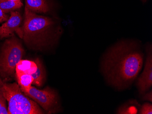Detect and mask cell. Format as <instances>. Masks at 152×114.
I'll return each instance as SVG.
<instances>
[{
  "instance_id": "16",
  "label": "cell",
  "mask_w": 152,
  "mask_h": 114,
  "mask_svg": "<svg viewBox=\"0 0 152 114\" xmlns=\"http://www.w3.org/2000/svg\"><path fill=\"white\" fill-rule=\"evenodd\" d=\"M141 99L143 101H147L149 102H152V91L149 90L141 96Z\"/></svg>"
},
{
  "instance_id": "15",
  "label": "cell",
  "mask_w": 152,
  "mask_h": 114,
  "mask_svg": "<svg viewBox=\"0 0 152 114\" xmlns=\"http://www.w3.org/2000/svg\"><path fill=\"white\" fill-rule=\"evenodd\" d=\"M139 114H152V105L151 102H145L141 105Z\"/></svg>"
},
{
  "instance_id": "1",
  "label": "cell",
  "mask_w": 152,
  "mask_h": 114,
  "mask_svg": "<svg viewBox=\"0 0 152 114\" xmlns=\"http://www.w3.org/2000/svg\"><path fill=\"white\" fill-rule=\"evenodd\" d=\"M144 59V53L139 44L122 41L103 54L100 70L109 86L124 91L129 88L139 76Z\"/></svg>"
},
{
  "instance_id": "8",
  "label": "cell",
  "mask_w": 152,
  "mask_h": 114,
  "mask_svg": "<svg viewBox=\"0 0 152 114\" xmlns=\"http://www.w3.org/2000/svg\"><path fill=\"white\" fill-rule=\"evenodd\" d=\"M26 7L34 13H47L50 7L47 0H25Z\"/></svg>"
},
{
  "instance_id": "11",
  "label": "cell",
  "mask_w": 152,
  "mask_h": 114,
  "mask_svg": "<svg viewBox=\"0 0 152 114\" xmlns=\"http://www.w3.org/2000/svg\"><path fill=\"white\" fill-rule=\"evenodd\" d=\"M35 62L37 65V69L35 73L31 75L33 79L32 84L37 86H41L44 84L46 80V70L39 59L36 60Z\"/></svg>"
},
{
  "instance_id": "12",
  "label": "cell",
  "mask_w": 152,
  "mask_h": 114,
  "mask_svg": "<svg viewBox=\"0 0 152 114\" xmlns=\"http://www.w3.org/2000/svg\"><path fill=\"white\" fill-rule=\"evenodd\" d=\"M19 86L23 92L28 91L32 84L33 79L31 75L16 74Z\"/></svg>"
},
{
  "instance_id": "19",
  "label": "cell",
  "mask_w": 152,
  "mask_h": 114,
  "mask_svg": "<svg viewBox=\"0 0 152 114\" xmlns=\"http://www.w3.org/2000/svg\"><path fill=\"white\" fill-rule=\"evenodd\" d=\"M14 1H18V2H22V0H12Z\"/></svg>"
},
{
  "instance_id": "9",
  "label": "cell",
  "mask_w": 152,
  "mask_h": 114,
  "mask_svg": "<svg viewBox=\"0 0 152 114\" xmlns=\"http://www.w3.org/2000/svg\"><path fill=\"white\" fill-rule=\"evenodd\" d=\"M140 106L136 99H129L118 107L116 113L118 114H139Z\"/></svg>"
},
{
  "instance_id": "18",
  "label": "cell",
  "mask_w": 152,
  "mask_h": 114,
  "mask_svg": "<svg viewBox=\"0 0 152 114\" xmlns=\"http://www.w3.org/2000/svg\"><path fill=\"white\" fill-rule=\"evenodd\" d=\"M3 81L1 80V78H0V88L1 87V85H2V83H3Z\"/></svg>"
},
{
  "instance_id": "5",
  "label": "cell",
  "mask_w": 152,
  "mask_h": 114,
  "mask_svg": "<svg viewBox=\"0 0 152 114\" xmlns=\"http://www.w3.org/2000/svg\"><path fill=\"white\" fill-rule=\"evenodd\" d=\"M23 93L40 105L47 114H56L61 110L58 94L53 88L47 87L39 90L31 86L28 91Z\"/></svg>"
},
{
  "instance_id": "2",
  "label": "cell",
  "mask_w": 152,
  "mask_h": 114,
  "mask_svg": "<svg viewBox=\"0 0 152 114\" xmlns=\"http://www.w3.org/2000/svg\"><path fill=\"white\" fill-rule=\"evenodd\" d=\"M22 29L25 43L33 49L52 46L61 34L60 26L55 19L37 15L26 7Z\"/></svg>"
},
{
  "instance_id": "14",
  "label": "cell",
  "mask_w": 152,
  "mask_h": 114,
  "mask_svg": "<svg viewBox=\"0 0 152 114\" xmlns=\"http://www.w3.org/2000/svg\"><path fill=\"white\" fill-rule=\"evenodd\" d=\"M0 114H8L6 105V99L0 90Z\"/></svg>"
},
{
  "instance_id": "7",
  "label": "cell",
  "mask_w": 152,
  "mask_h": 114,
  "mask_svg": "<svg viewBox=\"0 0 152 114\" xmlns=\"http://www.w3.org/2000/svg\"><path fill=\"white\" fill-rule=\"evenodd\" d=\"M9 19L1 26H0V39L9 37L14 33H17L21 39L23 36L22 26L23 17L20 13L18 11L10 12Z\"/></svg>"
},
{
  "instance_id": "4",
  "label": "cell",
  "mask_w": 152,
  "mask_h": 114,
  "mask_svg": "<svg viewBox=\"0 0 152 114\" xmlns=\"http://www.w3.org/2000/svg\"><path fill=\"white\" fill-rule=\"evenodd\" d=\"M11 37L6 40L0 52V76L5 80L15 76L16 66L25 53L18 39L14 34Z\"/></svg>"
},
{
  "instance_id": "10",
  "label": "cell",
  "mask_w": 152,
  "mask_h": 114,
  "mask_svg": "<svg viewBox=\"0 0 152 114\" xmlns=\"http://www.w3.org/2000/svg\"><path fill=\"white\" fill-rule=\"evenodd\" d=\"M37 65L35 62L21 60L17 64L16 74H25L31 75L36 71Z\"/></svg>"
},
{
  "instance_id": "13",
  "label": "cell",
  "mask_w": 152,
  "mask_h": 114,
  "mask_svg": "<svg viewBox=\"0 0 152 114\" xmlns=\"http://www.w3.org/2000/svg\"><path fill=\"white\" fill-rule=\"evenodd\" d=\"M23 5V2L12 0H0V9L7 14L21 8Z\"/></svg>"
},
{
  "instance_id": "17",
  "label": "cell",
  "mask_w": 152,
  "mask_h": 114,
  "mask_svg": "<svg viewBox=\"0 0 152 114\" xmlns=\"http://www.w3.org/2000/svg\"><path fill=\"white\" fill-rule=\"evenodd\" d=\"M10 16L4 12L0 9V24L6 22L9 19Z\"/></svg>"
},
{
  "instance_id": "6",
  "label": "cell",
  "mask_w": 152,
  "mask_h": 114,
  "mask_svg": "<svg viewBox=\"0 0 152 114\" xmlns=\"http://www.w3.org/2000/svg\"><path fill=\"white\" fill-rule=\"evenodd\" d=\"M146 55L144 68L141 74L136 80V86L140 96H142L152 86V48L148 45L146 50Z\"/></svg>"
},
{
  "instance_id": "3",
  "label": "cell",
  "mask_w": 152,
  "mask_h": 114,
  "mask_svg": "<svg viewBox=\"0 0 152 114\" xmlns=\"http://www.w3.org/2000/svg\"><path fill=\"white\" fill-rule=\"evenodd\" d=\"M0 90L8 102V114H45L38 105L23 93L18 84L3 81Z\"/></svg>"
}]
</instances>
